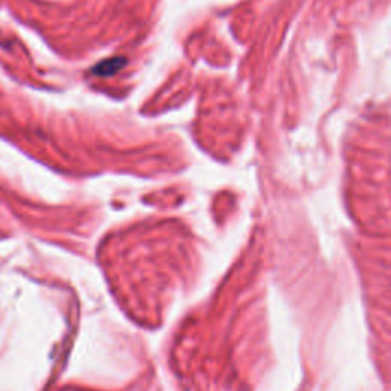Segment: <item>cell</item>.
Segmentation results:
<instances>
[{"label":"cell","mask_w":391,"mask_h":391,"mask_svg":"<svg viewBox=\"0 0 391 391\" xmlns=\"http://www.w3.org/2000/svg\"><path fill=\"white\" fill-rule=\"evenodd\" d=\"M123 64H124V58H112V60H106L93 67V72H95V75H110V74H115L116 71H120Z\"/></svg>","instance_id":"1"}]
</instances>
